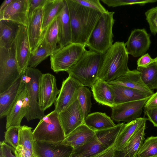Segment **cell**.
<instances>
[{"instance_id":"obj_4","label":"cell","mask_w":157,"mask_h":157,"mask_svg":"<svg viewBox=\"0 0 157 157\" xmlns=\"http://www.w3.org/2000/svg\"><path fill=\"white\" fill-rule=\"evenodd\" d=\"M102 55L86 50L78 62L66 72L82 85L91 87L98 78Z\"/></svg>"},{"instance_id":"obj_22","label":"cell","mask_w":157,"mask_h":157,"mask_svg":"<svg viewBox=\"0 0 157 157\" xmlns=\"http://www.w3.org/2000/svg\"><path fill=\"white\" fill-rule=\"evenodd\" d=\"M108 82L136 89L151 95L154 94L144 83L140 72L137 70H129L117 79Z\"/></svg>"},{"instance_id":"obj_49","label":"cell","mask_w":157,"mask_h":157,"mask_svg":"<svg viewBox=\"0 0 157 157\" xmlns=\"http://www.w3.org/2000/svg\"><path fill=\"white\" fill-rule=\"evenodd\" d=\"M114 157H129L122 151H115Z\"/></svg>"},{"instance_id":"obj_31","label":"cell","mask_w":157,"mask_h":157,"mask_svg":"<svg viewBox=\"0 0 157 157\" xmlns=\"http://www.w3.org/2000/svg\"><path fill=\"white\" fill-rule=\"evenodd\" d=\"M142 80L150 90L157 89V61L146 67H137Z\"/></svg>"},{"instance_id":"obj_39","label":"cell","mask_w":157,"mask_h":157,"mask_svg":"<svg viewBox=\"0 0 157 157\" xmlns=\"http://www.w3.org/2000/svg\"><path fill=\"white\" fill-rule=\"evenodd\" d=\"M145 15L150 30L155 35L157 33V7L148 10L145 12Z\"/></svg>"},{"instance_id":"obj_45","label":"cell","mask_w":157,"mask_h":157,"mask_svg":"<svg viewBox=\"0 0 157 157\" xmlns=\"http://www.w3.org/2000/svg\"><path fill=\"white\" fill-rule=\"evenodd\" d=\"M14 153L18 157H32L30 152L22 145L17 146Z\"/></svg>"},{"instance_id":"obj_43","label":"cell","mask_w":157,"mask_h":157,"mask_svg":"<svg viewBox=\"0 0 157 157\" xmlns=\"http://www.w3.org/2000/svg\"><path fill=\"white\" fill-rule=\"evenodd\" d=\"M157 61V57L152 59L148 53L142 56L137 61L138 67H145L151 63Z\"/></svg>"},{"instance_id":"obj_21","label":"cell","mask_w":157,"mask_h":157,"mask_svg":"<svg viewBox=\"0 0 157 157\" xmlns=\"http://www.w3.org/2000/svg\"><path fill=\"white\" fill-rule=\"evenodd\" d=\"M95 135L94 131L83 124L66 136L61 143L75 149L87 143Z\"/></svg>"},{"instance_id":"obj_16","label":"cell","mask_w":157,"mask_h":157,"mask_svg":"<svg viewBox=\"0 0 157 157\" xmlns=\"http://www.w3.org/2000/svg\"><path fill=\"white\" fill-rule=\"evenodd\" d=\"M29 0H13L0 13V20H9L27 26Z\"/></svg>"},{"instance_id":"obj_17","label":"cell","mask_w":157,"mask_h":157,"mask_svg":"<svg viewBox=\"0 0 157 157\" xmlns=\"http://www.w3.org/2000/svg\"><path fill=\"white\" fill-rule=\"evenodd\" d=\"M43 8L36 10L28 19L27 31L31 54H33L43 39L44 32L42 29Z\"/></svg>"},{"instance_id":"obj_12","label":"cell","mask_w":157,"mask_h":157,"mask_svg":"<svg viewBox=\"0 0 157 157\" xmlns=\"http://www.w3.org/2000/svg\"><path fill=\"white\" fill-rule=\"evenodd\" d=\"M65 137L84 124V119L77 98L65 110L59 113Z\"/></svg>"},{"instance_id":"obj_19","label":"cell","mask_w":157,"mask_h":157,"mask_svg":"<svg viewBox=\"0 0 157 157\" xmlns=\"http://www.w3.org/2000/svg\"><path fill=\"white\" fill-rule=\"evenodd\" d=\"M35 149L38 157H69L73 148L61 143L35 141Z\"/></svg>"},{"instance_id":"obj_14","label":"cell","mask_w":157,"mask_h":157,"mask_svg":"<svg viewBox=\"0 0 157 157\" xmlns=\"http://www.w3.org/2000/svg\"><path fill=\"white\" fill-rule=\"evenodd\" d=\"M150 44V35L144 29L132 30L125 43L128 53L134 57L143 55L149 49Z\"/></svg>"},{"instance_id":"obj_33","label":"cell","mask_w":157,"mask_h":157,"mask_svg":"<svg viewBox=\"0 0 157 157\" xmlns=\"http://www.w3.org/2000/svg\"><path fill=\"white\" fill-rule=\"evenodd\" d=\"M57 17L47 27L43 38L46 45L54 52L57 49V44L59 40V23Z\"/></svg>"},{"instance_id":"obj_29","label":"cell","mask_w":157,"mask_h":157,"mask_svg":"<svg viewBox=\"0 0 157 157\" xmlns=\"http://www.w3.org/2000/svg\"><path fill=\"white\" fill-rule=\"evenodd\" d=\"M84 124L94 131L109 128L116 125L105 113L100 112L89 114L84 120Z\"/></svg>"},{"instance_id":"obj_11","label":"cell","mask_w":157,"mask_h":157,"mask_svg":"<svg viewBox=\"0 0 157 157\" xmlns=\"http://www.w3.org/2000/svg\"><path fill=\"white\" fill-rule=\"evenodd\" d=\"M15 53L19 71L24 72L28 67L31 55L27 26L20 25L14 41Z\"/></svg>"},{"instance_id":"obj_1","label":"cell","mask_w":157,"mask_h":157,"mask_svg":"<svg viewBox=\"0 0 157 157\" xmlns=\"http://www.w3.org/2000/svg\"><path fill=\"white\" fill-rule=\"evenodd\" d=\"M65 1L71 25V43L86 46L90 36L102 13L83 6L74 0Z\"/></svg>"},{"instance_id":"obj_44","label":"cell","mask_w":157,"mask_h":157,"mask_svg":"<svg viewBox=\"0 0 157 157\" xmlns=\"http://www.w3.org/2000/svg\"><path fill=\"white\" fill-rule=\"evenodd\" d=\"M144 110L148 120L155 127H157V107Z\"/></svg>"},{"instance_id":"obj_28","label":"cell","mask_w":157,"mask_h":157,"mask_svg":"<svg viewBox=\"0 0 157 157\" xmlns=\"http://www.w3.org/2000/svg\"><path fill=\"white\" fill-rule=\"evenodd\" d=\"M65 4V0H47L43 8L42 29L43 32L58 16Z\"/></svg>"},{"instance_id":"obj_51","label":"cell","mask_w":157,"mask_h":157,"mask_svg":"<svg viewBox=\"0 0 157 157\" xmlns=\"http://www.w3.org/2000/svg\"><path fill=\"white\" fill-rule=\"evenodd\" d=\"M136 157H138L137 156Z\"/></svg>"},{"instance_id":"obj_9","label":"cell","mask_w":157,"mask_h":157,"mask_svg":"<svg viewBox=\"0 0 157 157\" xmlns=\"http://www.w3.org/2000/svg\"><path fill=\"white\" fill-rule=\"evenodd\" d=\"M56 80L53 75L43 74L39 81V105L44 112L55 102L59 93Z\"/></svg>"},{"instance_id":"obj_34","label":"cell","mask_w":157,"mask_h":157,"mask_svg":"<svg viewBox=\"0 0 157 157\" xmlns=\"http://www.w3.org/2000/svg\"><path fill=\"white\" fill-rule=\"evenodd\" d=\"M54 52L46 45L43 39L37 49L33 54H31L28 67H35L47 57L50 56Z\"/></svg>"},{"instance_id":"obj_8","label":"cell","mask_w":157,"mask_h":157,"mask_svg":"<svg viewBox=\"0 0 157 157\" xmlns=\"http://www.w3.org/2000/svg\"><path fill=\"white\" fill-rule=\"evenodd\" d=\"M21 74L14 42L10 48H0V94L7 90Z\"/></svg>"},{"instance_id":"obj_15","label":"cell","mask_w":157,"mask_h":157,"mask_svg":"<svg viewBox=\"0 0 157 157\" xmlns=\"http://www.w3.org/2000/svg\"><path fill=\"white\" fill-rule=\"evenodd\" d=\"M29 107L27 93L24 86L6 116V129L10 127H20L21 126L22 119L27 113Z\"/></svg>"},{"instance_id":"obj_32","label":"cell","mask_w":157,"mask_h":157,"mask_svg":"<svg viewBox=\"0 0 157 157\" xmlns=\"http://www.w3.org/2000/svg\"><path fill=\"white\" fill-rule=\"evenodd\" d=\"M32 128L26 125L21 126L19 128V145H23L31 153L32 157H38L35 149V141Z\"/></svg>"},{"instance_id":"obj_27","label":"cell","mask_w":157,"mask_h":157,"mask_svg":"<svg viewBox=\"0 0 157 157\" xmlns=\"http://www.w3.org/2000/svg\"><path fill=\"white\" fill-rule=\"evenodd\" d=\"M20 25L9 20H0V48L11 47Z\"/></svg>"},{"instance_id":"obj_7","label":"cell","mask_w":157,"mask_h":157,"mask_svg":"<svg viewBox=\"0 0 157 157\" xmlns=\"http://www.w3.org/2000/svg\"><path fill=\"white\" fill-rule=\"evenodd\" d=\"M85 45L71 43L59 48L50 56L51 67L55 72L66 71L80 59L86 49Z\"/></svg>"},{"instance_id":"obj_6","label":"cell","mask_w":157,"mask_h":157,"mask_svg":"<svg viewBox=\"0 0 157 157\" xmlns=\"http://www.w3.org/2000/svg\"><path fill=\"white\" fill-rule=\"evenodd\" d=\"M35 141L51 143H61L65 136L59 117L55 110L40 120L33 131Z\"/></svg>"},{"instance_id":"obj_24","label":"cell","mask_w":157,"mask_h":157,"mask_svg":"<svg viewBox=\"0 0 157 157\" xmlns=\"http://www.w3.org/2000/svg\"><path fill=\"white\" fill-rule=\"evenodd\" d=\"M147 120V118L140 117L124 124L113 146L115 151H122L130 138L140 126Z\"/></svg>"},{"instance_id":"obj_5","label":"cell","mask_w":157,"mask_h":157,"mask_svg":"<svg viewBox=\"0 0 157 157\" xmlns=\"http://www.w3.org/2000/svg\"><path fill=\"white\" fill-rule=\"evenodd\" d=\"M42 74L38 69L28 67L22 76L21 81L27 90L29 100L28 112L25 117L28 121L35 119L40 120L45 116L39 105V81Z\"/></svg>"},{"instance_id":"obj_48","label":"cell","mask_w":157,"mask_h":157,"mask_svg":"<svg viewBox=\"0 0 157 157\" xmlns=\"http://www.w3.org/2000/svg\"><path fill=\"white\" fill-rule=\"evenodd\" d=\"M13 0H5L1 4L0 6V13H1L4 9L12 2Z\"/></svg>"},{"instance_id":"obj_38","label":"cell","mask_w":157,"mask_h":157,"mask_svg":"<svg viewBox=\"0 0 157 157\" xmlns=\"http://www.w3.org/2000/svg\"><path fill=\"white\" fill-rule=\"evenodd\" d=\"M101 1L108 7H112L136 4L143 5L147 3L146 0H101Z\"/></svg>"},{"instance_id":"obj_25","label":"cell","mask_w":157,"mask_h":157,"mask_svg":"<svg viewBox=\"0 0 157 157\" xmlns=\"http://www.w3.org/2000/svg\"><path fill=\"white\" fill-rule=\"evenodd\" d=\"M58 16L59 23V47H64L72 43L71 29L67 4Z\"/></svg>"},{"instance_id":"obj_23","label":"cell","mask_w":157,"mask_h":157,"mask_svg":"<svg viewBox=\"0 0 157 157\" xmlns=\"http://www.w3.org/2000/svg\"><path fill=\"white\" fill-rule=\"evenodd\" d=\"M91 88L97 102L111 108L115 105L113 94L108 82L98 78Z\"/></svg>"},{"instance_id":"obj_37","label":"cell","mask_w":157,"mask_h":157,"mask_svg":"<svg viewBox=\"0 0 157 157\" xmlns=\"http://www.w3.org/2000/svg\"><path fill=\"white\" fill-rule=\"evenodd\" d=\"M19 127L12 126L5 132L4 142L15 149L19 145Z\"/></svg>"},{"instance_id":"obj_36","label":"cell","mask_w":157,"mask_h":157,"mask_svg":"<svg viewBox=\"0 0 157 157\" xmlns=\"http://www.w3.org/2000/svg\"><path fill=\"white\" fill-rule=\"evenodd\" d=\"M157 156V136L148 137L138 151V157H154Z\"/></svg>"},{"instance_id":"obj_3","label":"cell","mask_w":157,"mask_h":157,"mask_svg":"<svg viewBox=\"0 0 157 157\" xmlns=\"http://www.w3.org/2000/svg\"><path fill=\"white\" fill-rule=\"evenodd\" d=\"M114 13L107 10L102 14L86 43L89 50L103 54L112 45Z\"/></svg>"},{"instance_id":"obj_2","label":"cell","mask_w":157,"mask_h":157,"mask_svg":"<svg viewBox=\"0 0 157 157\" xmlns=\"http://www.w3.org/2000/svg\"><path fill=\"white\" fill-rule=\"evenodd\" d=\"M128 55L124 42H115L102 55L98 78L109 82L126 73L129 70Z\"/></svg>"},{"instance_id":"obj_13","label":"cell","mask_w":157,"mask_h":157,"mask_svg":"<svg viewBox=\"0 0 157 157\" xmlns=\"http://www.w3.org/2000/svg\"><path fill=\"white\" fill-rule=\"evenodd\" d=\"M82 85L72 76L68 77L62 82L56 100L55 109L59 113L65 110L77 98L79 87Z\"/></svg>"},{"instance_id":"obj_46","label":"cell","mask_w":157,"mask_h":157,"mask_svg":"<svg viewBox=\"0 0 157 157\" xmlns=\"http://www.w3.org/2000/svg\"><path fill=\"white\" fill-rule=\"evenodd\" d=\"M144 107V110L157 107V91L150 97Z\"/></svg>"},{"instance_id":"obj_20","label":"cell","mask_w":157,"mask_h":157,"mask_svg":"<svg viewBox=\"0 0 157 157\" xmlns=\"http://www.w3.org/2000/svg\"><path fill=\"white\" fill-rule=\"evenodd\" d=\"M109 84L113 94L115 105L144 99L150 98L152 95L139 90L125 86Z\"/></svg>"},{"instance_id":"obj_10","label":"cell","mask_w":157,"mask_h":157,"mask_svg":"<svg viewBox=\"0 0 157 157\" xmlns=\"http://www.w3.org/2000/svg\"><path fill=\"white\" fill-rule=\"evenodd\" d=\"M150 98L114 105L111 108V119L117 122L128 123L140 117L143 108Z\"/></svg>"},{"instance_id":"obj_42","label":"cell","mask_w":157,"mask_h":157,"mask_svg":"<svg viewBox=\"0 0 157 157\" xmlns=\"http://www.w3.org/2000/svg\"><path fill=\"white\" fill-rule=\"evenodd\" d=\"M47 0H29L28 18L31 17L37 9L43 7Z\"/></svg>"},{"instance_id":"obj_26","label":"cell","mask_w":157,"mask_h":157,"mask_svg":"<svg viewBox=\"0 0 157 157\" xmlns=\"http://www.w3.org/2000/svg\"><path fill=\"white\" fill-rule=\"evenodd\" d=\"M108 148L104 143L96 135L84 145L73 149L69 157H92Z\"/></svg>"},{"instance_id":"obj_18","label":"cell","mask_w":157,"mask_h":157,"mask_svg":"<svg viewBox=\"0 0 157 157\" xmlns=\"http://www.w3.org/2000/svg\"><path fill=\"white\" fill-rule=\"evenodd\" d=\"M23 73L21 74L18 78L7 90L0 94L1 119L6 117L24 87V84L21 81Z\"/></svg>"},{"instance_id":"obj_35","label":"cell","mask_w":157,"mask_h":157,"mask_svg":"<svg viewBox=\"0 0 157 157\" xmlns=\"http://www.w3.org/2000/svg\"><path fill=\"white\" fill-rule=\"evenodd\" d=\"M91 96L90 91L86 86L81 85L79 87L77 92V99L84 120L90 112L92 105Z\"/></svg>"},{"instance_id":"obj_47","label":"cell","mask_w":157,"mask_h":157,"mask_svg":"<svg viewBox=\"0 0 157 157\" xmlns=\"http://www.w3.org/2000/svg\"><path fill=\"white\" fill-rule=\"evenodd\" d=\"M115 150L113 146L111 147L92 157H114Z\"/></svg>"},{"instance_id":"obj_30","label":"cell","mask_w":157,"mask_h":157,"mask_svg":"<svg viewBox=\"0 0 157 157\" xmlns=\"http://www.w3.org/2000/svg\"><path fill=\"white\" fill-rule=\"evenodd\" d=\"M145 121L138 128L128 140L122 151L129 157H136L145 138L146 123Z\"/></svg>"},{"instance_id":"obj_50","label":"cell","mask_w":157,"mask_h":157,"mask_svg":"<svg viewBox=\"0 0 157 157\" xmlns=\"http://www.w3.org/2000/svg\"><path fill=\"white\" fill-rule=\"evenodd\" d=\"M157 157V156H155V157Z\"/></svg>"},{"instance_id":"obj_40","label":"cell","mask_w":157,"mask_h":157,"mask_svg":"<svg viewBox=\"0 0 157 157\" xmlns=\"http://www.w3.org/2000/svg\"><path fill=\"white\" fill-rule=\"evenodd\" d=\"M80 5L88 8L98 11L101 13L107 10L101 5L99 0H74Z\"/></svg>"},{"instance_id":"obj_41","label":"cell","mask_w":157,"mask_h":157,"mask_svg":"<svg viewBox=\"0 0 157 157\" xmlns=\"http://www.w3.org/2000/svg\"><path fill=\"white\" fill-rule=\"evenodd\" d=\"M15 149L6 143L0 142V157H18L14 153Z\"/></svg>"}]
</instances>
